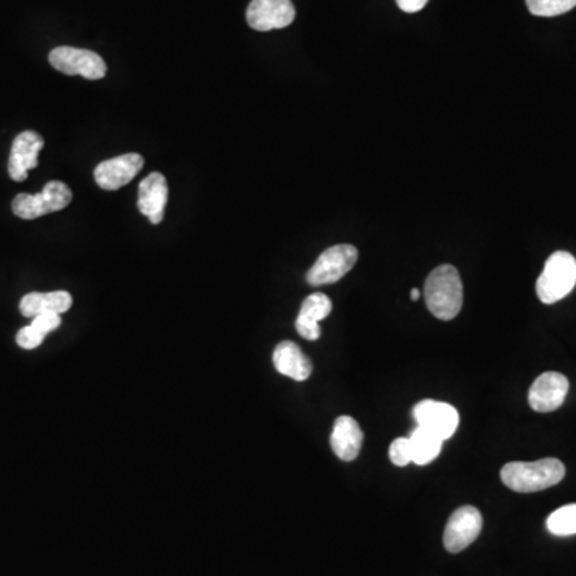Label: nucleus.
Masks as SVG:
<instances>
[{"label":"nucleus","mask_w":576,"mask_h":576,"mask_svg":"<svg viewBox=\"0 0 576 576\" xmlns=\"http://www.w3.org/2000/svg\"><path fill=\"white\" fill-rule=\"evenodd\" d=\"M168 200V184L162 173L154 172L146 176L138 188V208L152 224L164 220L165 205Z\"/></svg>","instance_id":"ddd939ff"},{"label":"nucleus","mask_w":576,"mask_h":576,"mask_svg":"<svg viewBox=\"0 0 576 576\" xmlns=\"http://www.w3.org/2000/svg\"><path fill=\"white\" fill-rule=\"evenodd\" d=\"M72 191L63 181H48L39 194H18L12 210L21 220H36L47 213L60 212L71 204Z\"/></svg>","instance_id":"20e7f679"},{"label":"nucleus","mask_w":576,"mask_h":576,"mask_svg":"<svg viewBox=\"0 0 576 576\" xmlns=\"http://www.w3.org/2000/svg\"><path fill=\"white\" fill-rule=\"evenodd\" d=\"M357 258H359V252L354 245H333L317 258L314 266L309 269L306 280L312 287L335 284L354 268Z\"/></svg>","instance_id":"39448f33"},{"label":"nucleus","mask_w":576,"mask_h":576,"mask_svg":"<svg viewBox=\"0 0 576 576\" xmlns=\"http://www.w3.org/2000/svg\"><path fill=\"white\" fill-rule=\"evenodd\" d=\"M332 301L324 293H312L301 304L300 314L296 317V332L304 340L316 341L320 338V320L332 312Z\"/></svg>","instance_id":"4468645a"},{"label":"nucleus","mask_w":576,"mask_h":576,"mask_svg":"<svg viewBox=\"0 0 576 576\" xmlns=\"http://www.w3.org/2000/svg\"><path fill=\"white\" fill-rule=\"evenodd\" d=\"M564 477V463L557 458H544L532 463L512 461L501 469L503 484L519 493L541 492L559 484Z\"/></svg>","instance_id":"f03ea898"},{"label":"nucleus","mask_w":576,"mask_h":576,"mask_svg":"<svg viewBox=\"0 0 576 576\" xmlns=\"http://www.w3.org/2000/svg\"><path fill=\"white\" fill-rule=\"evenodd\" d=\"M72 306V296L64 290L50 293L32 292L24 295L20 301V312L24 317L34 319L44 312H55V314H64Z\"/></svg>","instance_id":"f3484780"},{"label":"nucleus","mask_w":576,"mask_h":576,"mask_svg":"<svg viewBox=\"0 0 576 576\" xmlns=\"http://www.w3.org/2000/svg\"><path fill=\"white\" fill-rule=\"evenodd\" d=\"M272 362L280 375L288 376L295 381H306L312 373L311 360L293 341H282L277 344L272 354Z\"/></svg>","instance_id":"2eb2a0df"},{"label":"nucleus","mask_w":576,"mask_h":576,"mask_svg":"<svg viewBox=\"0 0 576 576\" xmlns=\"http://www.w3.org/2000/svg\"><path fill=\"white\" fill-rule=\"evenodd\" d=\"M31 325L32 327H36L40 333H44V335L47 336L48 333L60 327L61 316L60 314H55V312H44V314H39V316L34 317Z\"/></svg>","instance_id":"5701e85b"},{"label":"nucleus","mask_w":576,"mask_h":576,"mask_svg":"<svg viewBox=\"0 0 576 576\" xmlns=\"http://www.w3.org/2000/svg\"><path fill=\"white\" fill-rule=\"evenodd\" d=\"M530 13L535 16H559L576 7V0H527Z\"/></svg>","instance_id":"aec40b11"},{"label":"nucleus","mask_w":576,"mask_h":576,"mask_svg":"<svg viewBox=\"0 0 576 576\" xmlns=\"http://www.w3.org/2000/svg\"><path fill=\"white\" fill-rule=\"evenodd\" d=\"M44 144V138L32 130L16 136L8 159V175L13 181L21 183L26 180L29 170L39 165V152Z\"/></svg>","instance_id":"f8f14e48"},{"label":"nucleus","mask_w":576,"mask_h":576,"mask_svg":"<svg viewBox=\"0 0 576 576\" xmlns=\"http://www.w3.org/2000/svg\"><path fill=\"white\" fill-rule=\"evenodd\" d=\"M45 340L44 333H40L36 327H32L31 324L28 327L21 328L18 335H16V343L23 349H36L39 348L42 341Z\"/></svg>","instance_id":"4be33fe9"},{"label":"nucleus","mask_w":576,"mask_h":576,"mask_svg":"<svg viewBox=\"0 0 576 576\" xmlns=\"http://www.w3.org/2000/svg\"><path fill=\"white\" fill-rule=\"evenodd\" d=\"M400 10L405 13H416L423 10L429 0H396Z\"/></svg>","instance_id":"b1692460"},{"label":"nucleus","mask_w":576,"mask_h":576,"mask_svg":"<svg viewBox=\"0 0 576 576\" xmlns=\"http://www.w3.org/2000/svg\"><path fill=\"white\" fill-rule=\"evenodd\" d=\"M568 388L567 376L559 372L543 373L528 391V404L538 413L554 412L564 404Z\"/></svg>","instance_id":"9b49d317"},{"label":"nucleus","mask_w":576,"mask_h":576,"mask_svg":"<svg viewBox=\"0 0 576 576\" xmlns=\"http://www.w3.org/2000/svg\"><path fill=\"white\" fill-rule=\"evenodd\" d=\"M575 285V256L568 252L552 253L536 280V295L544 304H554L570 295Z\"/></svg>","instance_id":"7ed1b4c3"},{"label":"nucleus","mask_w":576,"mask_h":576,"mask_svg":"<svg viewBox=\"0 0 576 576\" xmlns=\"http://www.w3.org/2000/svg\"><path fill=\"white\" fill-rule=\"evenodd\" d=\"M144 159L136 152L104 160L96 165L95 181L104 191H117L135 178L143 170Z\"/></svg>","instance_id":"9d476101"},{"label":"nucleus","mask_w":576,"mask_h":576,"mask_svg":"<svg viewBox=\"0 0 576 576\" xmlns=\"http://www.w3.org/2000/svg\"><path fill=\"white\" fill-rule=\"evenodd\" d=\"M410 444H412L413 463L426 466L439 456L444 440L418 426L410 436Z\"/></svg>","instance_id":"a211bd4d"},{"label":"nucleus","mask_w":576,"mask_h":576,"mask_svg":"<svg viewBox=\"0 0 576 576\" xmlns=\"http://www.w3.org/2000/svg\"><path fill=\"white\" fill-rule=\"evenodd\" d=\"M420 290H418V288H413L412 293H410V298H412L413 301H418L420 300Z\"/></svg>","instance_id":"393cba45"},{"label":"nucleus","mask_w":576,"mask_h":576,"mask_svg":"<svg viewBox=\"0 0 576 576\" xmlns=\"http://www.w3.org/2000/svg\"><path fill=\"white\" fill-rule=\"evenodd\" d=\"M546 527L552 535H576V504H567L552 512L546 520Z\"/></svg>","instance_id":"6ab92c4d"},{"label":"nucleus","mask_w":576,"mask_h":576,"mask_svg":"<svg viewBox=\"0 0 576 576\" xmlns=\"http://www.w3.org/2000/svg\"><path fill=\"white\" fill-rule=\"evenodd\" d=\"M424 301L432 316L452 320L463 308V282L452 264L437 266L424 284Z\"/></svg>","instance_id":"f257e3e1"},{"label":"nucleus","mask_w":576,"mask_h":576,"mask_svg":"<svg viewBox=\"0 0 576 576\" xmlns=\"http://www.w3.org/2000/svg\"><path fill=\"white\" fill-rule=\"evenodd\" d=\"M413 418L421 428L432 432L440 440H447L455 434L460 415L453 405L437 400H423L413 408Z\"/></svg>","instance_id":"6e6552de"},{"label":"nucleus","mask_w":576,"mask_h":576,"mask_svg":"<svg viewBox=\"0 0 576 576\" xmlns=\"http://www.w3.org/2000/svg\"><path fill=\"white\" fill-rule=\"evenodd\" d=\"M482 514L474 506L456 509L445 525L444 546L448 552L464 551L477 540L482 530Z\"/></svg>","instance_id":"0eeeda50"},{"label":"nucleus","mask_w":576,"mask_h":576,"mask_svg":"<svg viewBox=\"0 0 576 576\" xmlns=\"http://www.w3.org/2000/svg\"><path fill=\"white\" fill-rule=\"evenodd\" d=\"M389 458L392 464L404 468L407 464L413 463L412 444H410V437H399V439L392 442L389 447Z\"/></svg>","instance_id":"412c9836"},{"label":"nucleus","mask_w":576,"mask_h":576,"mask_svg":"<svg viewBox=\"0 0 576 576\" xmlns=\"http://www.w3.org/2000/svg\"><path fill=\"white\" fill-rule=\"evenodd\" d=\"M364 442V432L351 416H340L333 426L330 444L333 452L343 461L356 460Z\"/></svg>","instance_id":"dca6fc26"},{"label":"nucleus","mask_w":576,"mask_h":576,"mask_svg":"<svg viewBox=\"0 0 576 576\" xmlns=\"http://www.w3.org/2000/svg\"><path fill=\"white\" fill-rule=\"evenodd\" d=\"M48 61L56 71L66 76H82L88 80L103 79L108 72V66L98 53L84 48L56 47L53 48Z\"/></svg>","instance_id":"423d86ee"},{"label":"nucleus","mask_w":576,"mask_h":576,"mask_svg":"<svg viewBox=\"0 0 576 576\" xmlns=\"http://www.w3.org/2000/svg\"><path fill=\"white\" fill-rule=\"evenodd\" d=\"M295 16L290 0H252L247 8L248 26L260 32L287 28Z\"/></svg>","instance_id":"1a4fd4ad"}]
</instances>
